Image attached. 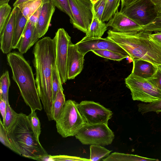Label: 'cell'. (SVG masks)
Segmentation results:
<instances>
[{
    "label": "cell",
    "mask_w": 161,
    "mask_h": 161,
    "mask_svg": "<svg viewBox=\"0 0 161 161\" xmlns=\"http://www.w3.org/2000/svg\"><path fill=\"white\" fill-rule=\"evenodd\" d=\"M33 53L36 70L35 80L38 93L49 121L52 120L53 102L52 66L56 63V43L54 37H44L37 42Z\"/></svg>",
    "instance_id": "1"
},
{
    "label": "cell",
    "mask_w": 161,
    "mask_h": 161,
    "mask_svg": "<svg viewBox=\"0 0 161 161\" xmlns=\"http://www.w3.org/2000/svg\"><path fill=\"white\" fill-rule=\"evenodd\" d=\"M149 33L143 31L121 33L110 30L107 38L122 48L132 60L141 59L161 65V45L150 39Z\"/></svg>",
    "instance_id": "2"
},
{
    "label": "cell",
    "mask_w": 161,
    "mask_h": 161,
    "mask_svg": "<svg viewBox=\"0 0 161 161\" xmlns=\"http://www.w3.org/2000/svg\"><path fill=\"white\" fill-rule=\"evenodd\" d=\"M7 134L14 152L17 154L38 161L48 155L35 135L25 114H18Z\"/></svg>",
    "instance_id": "3"
},
{
    "label": "cell",
    "mask_w": 161,
    "mask_h": 161,
    "mask_svg": "<svg viewBox=\"0 0 161 161\" xmlns=\"http://www.w3.org/2000/svg\"><path fill=\"white\" fill-rule=\"evenodd\" d=\"M7 60L12 71V78L18 85L25 103L31 110H42V106L29 63L22 54L17 52L8 54Z\"/></svg>",
    "instance_id": "4"
},
{
    "label": "cell",
    "mask_w": 161,
    "mask_h": 161,
    "mask_svg": "<svg viewBox=\"0 0 161 161\" xmlns=\"http://www.w3.org/2000/svg\"><path fill=\"white\" fill-rule=\"evenodd\" d=\"M78 104L75 101H66L61 114L55 121L57 131L63 137L75 136L86 123Z\"/></svg>",
    "instance_id": "5"
},
{
    "label": "cell",
    "mask_w": 161,
    "mask_h": 161,
    "mask_svg": "<svg viewBox=\"0 0 161 161\" xmlns=\"http://www.w3.org/2000/svg\"><path fill=\"white\" fill-rule=\"evenodd\" d=\"M83 145H108L112 143L114 135L108 124L86 123L75 136Z\"/></svg>",
    "instance_id": "6"
},
{
    "label": "cell",
    "mask_w": 161,
    "mask_h": 161,
    "mask_svg": "<svg viewBox=\"0 0 161 161\" xmlns=\"http://www.w3.org/2000/svg\"><path fill=\"white\" fill-rule=\"evenodd\" d=\"M125 81L133 100L149 103L161 99V90L147 79L131 73Z\"/></svg>",
    "instance_id": "7"
},
{
    "label": "cell",
    "mask_w": 161,
    "mask_h": 161,
    "mask_svg": "<svg viewBox=\"0 0 161 161\" xmlns=\"http://www.w3.org/2000/svg\"><path fill=\"white\" fill-rule=\"evenodd\" d=\"M120 11L142 26L151 23L158 14L151 0H137Z\"/></svg>",
    "instance_id": "8"
},
{
    "label": "cell",
    "mask_w": 161,
    "mask_h": 161,
    "mask_svg": "<svg viewBox=\"0 0 161 161\" xmlns=\"http://www.w3.org/2000/svg\"><path fill=\"white\" fill-rule=\"evenodd\" d=\"M74 28L86 34L93 17V4L90 0H69Z\"/></svg>",
    "instance_id": "9"
},
{
    "label": "cell",
    "mask_w": 161,
    "mask_h": 161,
    "mask_svg": "<svg viewBox=\"0 0 161 161\" xmlns=\"http://www.w3.org/2000/svg\"><path fill=\"white\" fill-rule=\"evenodd\" d=\"M78 109L86 123H104L112 117L113 113L100 103L90 101H83L78 103Z\"/></svg>",
    "instance_id": "10"
},
{
    "label": "cell",
    "mask_w": 161,
    "mask_h": 161,
    "mask_svg": "<svg viewBox=\"0 0 161 161\" xmlns=\"http://www.w3.org/2000/svg\"><path fill=\"white\" fill-rule=\"evenodd\" d=\"M54 37L56 43V64L63 84L68 80L67 62L69 47L72 42L71 38L63 28L58 29Z\"/></svg>",
    "instance_id": "11"
},
{
    "label": "cell",
    "mask_w": 161,
    "mask_h": 161,
    "mask_svg": "<svg viewBox=\"0 0 161 161\" xmlns=\"http://www.w3.org/2000/svg\"><path fill=\"white\" fill-rule=\"evenodd\" d=\"M75 44L79 51L85 55L88 52L93 50H106L130 57L127 52L120 46L107 38L80 41Z\"/></svg>",
    "instance_id": "12"
},
{
    "label": "cell",
    "mask_w": 161,
    "mask_h": 161,
    "mask_svg": "<svg viewBox=\"0 0 161 161\" xmlns=\"http://www.w3.org/2000/svg\"><path fill=\"white\" fill-rule=\"evenodd\" d=\"M84 56L79 51L75 44L71 42L69 44L67 62L68 80L74 79L82 71L84 66Z\"/></svg>",
    "instance_id": "13"
},
{
    "label": "cell",
    "mask_w": 161,
    "mask_h": 161,
    "mask_svg": "<svg viewBox=\"0 0 161 161\" xmlns=\"http://www.w3.org/2000/svg\"><path fill=\"white\" fill-rule=\"evenodd\" d=\"M106 24L108 27H111L113 30L119 32H134L142 31V26L118 10Z\"/></svg>",
    "instance_id": "14"
},
{
    "label": "cell",
    "mask_w": 161,
    "mask_h": 161,
    "mask_svg": "<svg viewBox=\"0 0 161 161\" xmlns=\"http://www.w3.org/2000/svg\"><path fill=\"white\" fill-rule=\"evenodd\" d=\"M15 22V11L14 8L3 31L0 34V49L3 53L8 54L13 49Z\"/></svg>",
    "instance_id": "15"
},
{
    "label": "cell",
    "mask_w": 161,
    "mask_h": 161,
    "mask_svg": "<svg viewBox=\"0 0 161 161\" xmlns=\"http://www.w3.org/2000/svg\"><path fill=\"white\" fill-rule=\"evenodd\" d=\"M55 7L51 0H42V8L36 28L39 38L47 31Z\"/></svg>",
    "instance_id": "16"
},
{
    "label": "cell",
    "mask_w": 161,
    "mask_h": 161,
    "mask_svg": "<svg viewBox=\"0 0 161 161\" xmlns=\"http://www.w3.org/2000/svg\"><path fill=\"white\" fill-rule=\"evenodd\" d=\"M39 38L36 26L28 20L16 49L21 54L25 53L37 42Z\"/></svg>",
    "instance_id": "17"
},
{
    "label": "cell",
    "mask_w": 161,
    "mask_h": 161,
    "mask_svg": "<svg viewBox=\"0 0 161 161\" xmlns=\"http://www.w3.org/2000/svg\"><path fill=\"white\" fill-rule=\"evenodd\" d=\"M132 61L133 66L131 73L144 78L151 77L158 69L157 65L145 60L136 59Z\"/></svg>",
    "instance_id": "18"
},
{
    "label": "cell",
    "mask_w": 161,
    "mask_h": 161,
    "mask_svg": "<svg viewBox=\"0 0 161 161\" xmlns=\"http://www.w3.org/2000/svg\"><path fill=\"white\" fill-rule=\"evenodd\" d=\"M107 27L104 22L97 19L93 12L92 20L89 28L85 36L80 41L101 38L107 31Z\"/></svg>",
    "instance_id": "19"
},
{
    "label": "cell",
    "mask_w": 161,
    "mask_h": 161,
    "mask_svg": "<svg viewBox=\"0 0 161 161\" xmlns=\"http://www.w3.org/2000/svg\"><path fill=\"white\" fill-rule=\"evenodd\" d=\"M14 8L15 11V31L12 44L13 49H16L28 21V20L23 15L18 7Z\"/></svg>",
    "instance_id": "20"
},
{
    "label": "cell",
    "mask_w": 161,
    "mask_h": 161,
    "mask_svg": "<svg viewBox=\"0 0 161 161\" xmlns=\"http://www.w3.org/2000/svg\"><path fill=\"white\" fill-rule=\"evenodd\" d=\"M103 161H158V159L150 158L136 155L114 152L109 154Z\"/></svg>",
    "instance_id": "21"
},
{
    "label": "cell",
    "mask_w": 161,
    "mask_h": 161,
    "mask_svg": "<svg viewBox=\"0 0 161 161\" xmlns=\"http://www.w3.org/2000/svg\"><path fill=\"white\" fill-rule=\"evenodd\" d=\"M63 91L62 86H61L60 87L56 98L53 102L52 119L55 121L61 114L66 101Z\"/></svg>",
    "instance_id": "22"
},
{
    "label": "cell",
    "mask_w": 161,
    "mask_h": 161,
    "mask_svg": "<svg viewBox=\"0 0 161 161\" xmlns=\"http://www.w3.org/2000/svg\"><path fill=\"white\" fill-rule=\"evenodd\" d=\"M42 0H32L19 5L18 7L29 20L30 17L42 4Z\"/></svg>",
    "instance_id": "23"
},
{
    "label": "cell",
    "mask_w": 161,
    "mask_h": 161,
    "mask_svg": "<svg viewBox=\"0 0 161 161\" xmlns=\"http://www.w3.org/2000/svg\"><path fill=\"white\" fill-rule=\"evenodd\" d=\"M90 161H97L108 157L112 152L105 147L100 145H90Z\"/></svg>",
    "instance_id": "24"
},
{
    "label": "cell",
    "mask_w": 161,
    "mask_h": 161,
    "mask_svg": "<svg viewBox=\"0 0 161 161\" xmlns=\"http://www.w3.org/2000/svg\"><path fill=\"white\" fill-rule=\"evenodd\" d=\"M121 0H106L105 7L102 18L103 22L108 21L118 10Z\"/></svg>",
    "instance_id": "25"
},
{
    "label": "cell",
    "mask_w": 161,
    "mask_h": 161,
    "mask_svg": "<svg viewBox=\"0 0 161 161\" xmlns=\"http://www.w3.org/2000/svg\"><path fill=\"white\" fill-rule=\"evenodd\" d=\"M10 85V80L8 71L5 72L0 78V97L6 103L9 104L8 101V90Z\"/></svg>",
    "instance_id": "26"
},
{
    "label": "cell",
    "mask_w": 161,
    "mask_h": 161,
    "mask_svg": "<svg viewBox=\"0 0 161 161\" xmlns=\"http://www.w3.org/2000/svg\"><path fill=\"white\" fill-rule=\"evenodd\" d=\"M137 107L138 111L142 114L150 112L159 113L161 112V99L148 103H140Z\"/></svg>",
    "instance_id": "27"
},
{
    "label": "cell",
    "mask_w": 161,
    "mask_h": 161,
    "mask_svg": "<svg viewBox=\"0 0 161 161\" xmlns=\"http://www.w3.org/2000/svg\"><path fill=\"white\" fill-rule=\"evenodd\" d=\"M62 84L56 63L52 66V87L53 101L55 99L59 89Z\"/></svg>",
    "instance_id": "28"
},
{
    "label": "cell",
    "mask_w": 161,
    "mask_h": 161,
    "mask_svg": "<svg viewBox=\"0 0 161 161\" xmlns=\"http://www.w3.org/2000/svg\"><path fill=\"white\" fill-rule=\"evenodd\" d=\"M92 52L100 57L118 61L128 58L125 56L108 50H95L92 51Z\"/></svg>",
    "instance_id": "29"
},
{
    "label": "cell",
    "mask_w": 161,
    "mask_h": 161,
    "mask_svg": "<svg viewBox=\"0 0 161 161\" xmlns=\"http://www.w3.org/2000/svg\"><path fill=\"white\" fill-rule=\"evenodd\" d=\"M27 117L35 135L39 139L41 132V123L35 111L31 110V113Z\"/></svg>",
    "instance_id": "30"
},
{
    "label": "cell",
    "mask_w": 161,
    "mask_h": 161,
    "mask_svg": "<svg viewBox=\"0 0 161 161\" xmlns=\"http://www.w3.org/2000/svg\"><path fill=\"white\" fill-rule=\"evenodd\" d=\"M8 3L0 6V34L3 31L11 12Z\"/></svg>",
    "instance_id": "31"
},
{
    "label": "cell",
    "mask_w": 161,
    "mask_h": 161,
    "mask_svg": "<svg viewBox=\"0 0 161 161\" xmlns=\"http://www.w3.org/2000/svg\"><path fill=\"white\" fill-rule=\"evenodd\" d=\"M53 5L61 11L67 14L70 18V23L73 22V17L69 0H51Z\"/></svg>",
    "instance_id": "32"
},
{
    "label": "cell",
    "mask_w": 161,
    "mask_h": 161,
    "mask_svg": "<svg viewBox=\"0 0 161 161\" xmlns=\"http://www.w3.org/2000/svg\"><path fill=\"white\" fill-rule=\"evenodd\" d=\"M142 31L150 33L161 32V13L149 24L142 26Z\"/></svg>",
    "instance_id": "33"
},
{
    "label": "cell",
    "mask_w": 161,
    "mask_h": 161,
    "mask_svg": "<svg viewBox=\"0 0 161 161\" xmlns=\"http://www.w3.org/2000/svg\"><path fill=\"white\" fill-rule=\"evenodd\" d=\"M18 113L11 107L9 104H7L6 112L4 121L3 122L5 129L8 130L14 121Z\"/></svg>",
    "instance_id": "34"
},
{
    "label": "cell",
    "mask_w": 161,
    "mask_h": 161,
    "mask_svg": "<svg viewBox=\"0 0 161 161\" xmlns=\"http://www.w3.org/2000/svg\"><path fill=\"white\" fill-rule=\"evenodd\" d=\"M106 0H98L93 3V12L97 17L100 21L105 9Z\"/></svg>",
    "instance_id": "35"
},
{
    "label": "cell",
    "mask_w": 161,
    "mask_h": 161,
    "mask_svg": "<svg viewBox=\"0 0 161 161\" xmlns=\"http://www.w3.org/2000/svg\"><path fill=\"white\" fill-rule=\"evenodd\" d=\"M50 161H90V159L81 158L80 157L70 156L66 155H58L52 156L50 155Z\"/></svg>",
    "instance_id": "36"
},
{
    "label": "cell",
    "mask_w": 161,
    "mask_h": 161,
    "mask_svg": "<svg viewBox=\"0 0 161 161\" xmlns=\"http://www.w3.org/2000/svg\"><path fill=\"white\" fill-rule=\"evenodd\" d=\"M7 132V130L5 129L3 122L1 119L0 123V141L5 146L14 152V149L8 139Z\"/></svg>",
    "instance_id": "37"
},
{
    "label": "cell",
    "mask_w": 161,
    "mask_h": 161,
    "mask_svg": "<svg viewBox=\"0 0 161 161\" xmlns=\"http://www.w3.org/2000/svg\"><path fill=\"white\" fill-rule=\"evenodd\" d=\"M157 67L155 74L151 77L147 79L161 90V65H157Z\"/></svg>",
    "instance_id": "38"
},
{
    "label": "cell",
    "mask_w": 161,
    "mask_h": 161,
    "mask_svg": "<svg viewBox=\"0 0 161 161\" xmlns=\"http://www.w3.org/2000/svg\"><path fill=\"white\" fill-rule=\"evenodd\" d=\"M42 4L33 13L29 19V20L36 27L37 25L38 21L42 8Z\"/></svg>",
    "instance_id": "39"
},
{
    "label": "cell",
    "mask_w": 161,
    "mask_h": 161,
    "mask_svg": "<svg viewBox=\"0 0 161 161\" xmlns=\"http://www.w3.org/2000/svg\"><path fill=\"white\" fill-rule=\"evenodd\" d=\"M0 111L3 119V122L6 114L7 103L2 97H0Z\"/></svg>",
    "instance_id": "40"
},
{
    "label": "cell",
    "mask_w": 161,
    "mask_h": 161,
    "mask_svg": "<svg viewBox=\"0 0 161 161\" xmlns=\"http://www.w3.org/2000/svg\"><path fill=\"white\" fill-rule=\"evenodd\" d=\"M149 36L150 39L161 45V32L149 33Z\"/></svg>",
    "instance_id": "41"
},
{
    "label": "cell",
    "mask_w": 161,
    "mask_h": 161,
    "mask_svg": "<svg viewBox=\"0 0 161 161\" xmlns=\"http://www.w3.org/2000/svg\"><path fill=\"white\" fill-rule=\"evenodd\" d=\"M137 0H121V5L120 10L124 7L130 5Z\"/></svg>",
    "instance_id": "42"
},
{
    "label": "cell",
    "mask_w": 161,
    "mask_h": 161,
    "mask_svg": "<svg viewBox=\"0 0 161 161\" xmlns=\"http://www.w3.org/2000/svg\"><path fill=\"white\" fill-rule=\"evenodd\" d=\"M151 1L156 7L158 14H161V0H151Z\"/></svg>",
    "instance_id": "43"
},
{
    "label": "cell",
    "mask_w": 161,
    "mask_h": 161,
    "mask_svg": "<svg viewBox=\"0 0 161 161\" xmlns=\"http://www.w3.org/2000/svg\"><path fill=\"white\" fill-rule=\"evenodd\" d=\"M31 0H16L13 4L14 8L17 7L19 5Z\"/></svg>",
    "instance_id": "44"
},
{
    "label": "cell",
    "mask_w": 161,
    "mask_h": 161,
    "mask_svg": "<svg viewBox=\"0 0 161 161\" xmlns=\"http://www.w3.org/2000/svg\"><path fill=\"white\" fill-rule=\"evenodd\" d=\"M10 0H0V6L8 3Z\"/></svg>",
    "instance_id": "45"
},
{
    "label": "cell",
    "mask_w": 161,
    "mask_h": 161,
    "mask_svg": "<svg viewBox=\"0 0 161 161\" xmlns=\"http://www.w3.org/2000/svg\"><path fill=\"white\" fill-rule=\"evenodd\" d=\"M93 4L97 2L98 0H90Z\"/></svg>",
    "instance_id": "46"
}]
</instances>
